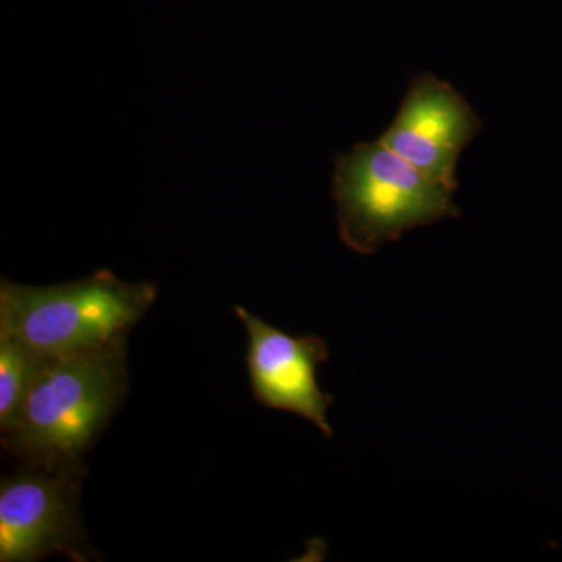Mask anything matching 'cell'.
<instances>
[{
    "label": "cell",
    "instance_id": "obj_2",
    "mask_svg": "<svg viewBox=\"0 0 562 562\" xmlns=\"http://www.w3.org/2000/svg\"><path fill=\"white\" fill-rule=\"evenodd\" d=\"M157 294V283H132L106 269L50 286L2 280L0 336H9L41 357L94 349L127 336Z\"/></svg>",
    "mask_w": 562,
    "mask_h": 562
},
{
    "label": "cell",
    "instance_id": "obj_1",
    "mask_svg": "<svg viewBox=\"0 0 562 562\" xmlns=\"http://www.w3.org/2000/svg\"><path fill=\"white\" fill-rule=\"evenodd\" d=\"M128 390L127 336L74 353L44 357L2 447L21 464H83Z\"/></svg>",
    "mask_w": 562,
    "mask_h": 562
},
{
    "label": "cell",
    "instance_id": "obj_7",
    "mask_svg": "<svg viewBox=\"0 0 562 562\" xmlns=\"http://www.w3.org/2000/svg\"><path fill=\"white\" fill-rule=\"evenodd\" d=\"M44 357L0 336V432L13 427Z\"/></svg>",
    "mask_w": 562,
    "mask_h": 562
},
{
    "label": "cell",
    "instance_id": "obj_6",
    "mask_svg": "<svg viewBox=\"0 0 562 562\" xmlns=\"http://www.w3.org/2000/svg\"><path fill=\"white\" fill-rule=\"evenodd\" d=\"M482 127L452 85L425 72L409 83L397 117L380 140L425 176L458 190L461 151Z\"/></svg>",
    "mask_w": 562,
    "mask_h": 562
},
{
    "label": "cell",
    "instance_id": "obj_5",
    "mask_svg": "<svg viewBox=\"0 0 562 562\" xmlns=\"http://www.w3.org/2000/svg\"><path fill=\"white\" fill-rule=\"evenodd\" d=\"M233 310L249 336L246 362L255 401L266 408L297 414L331 438L327 412L335 398L321 391L316 375L317 366L328 360L324 339L291 336L244 306Z\"/></svg>",
    "mask_w": 562,
    "mask_h": 562
},
{
    "label": "cell",
    "instance_id": "obj_3",
    "mask_svg": "<svg viewBox=\"0 0 562 562\" xmlns=\"http://www.w3.org/2000/svg\"><path fill=\"white\" fill-rule=\"evenodd\" d=\"M454 191L383 140L357 144L336 157L333 177L341 241L357 254L372 255L414 227L460 216Z\"/></svg>",
    "mask_w": 562,
    "mask_h": 562
},
{
    "label": "cell",
    "instance_id": "obj_4",
    "mask_svg": "<svg viewBox=\"0 0 562 562\" xmlns=\"http://www.w3.org/2000/svg\"><path fill=\"white\" fill-rule=\"evenodd\" d=\"M83 464L47 469L21 464L0 480V561L35 562L52 554L94 558L81 527Z\"/></svg>",
    "mask_w": 562,
    "mask_h": 562
}]
</instances>
